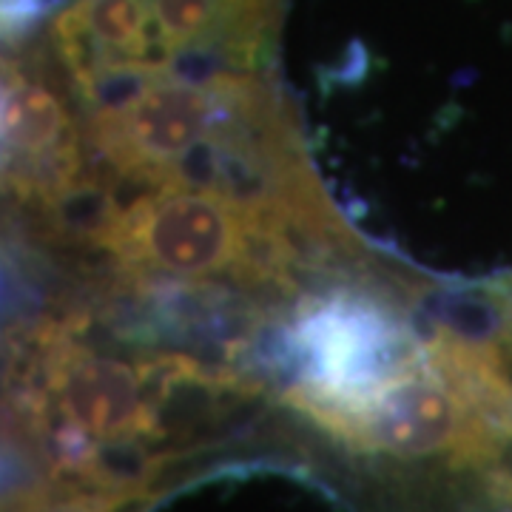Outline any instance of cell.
Wrapping results in <instances>:
<instances>
[{
	"label": "cell",
	"instance_id": "obj_2",
	"mask_svg": "<svg viewBox=\"0 0 512 512\" xmlns=\"http://www.w3.org/2000/svg\"><path fill=\"white\" fill-rule=\"evenodd\" d=\"M274 228L217 188H160L106 228V245L154 274L205 279L239 268H268Z\"/></svg>",
	"mask_w": 512,
	"mask_h": 512
},
{
	"label": "cell",
	"instance_id": "obj_3",
	"mask_svg": "<svg viewBox=\"0 0 512 512\" xmlns=\"http://www.w3.org/2000/svg\"><path fill=\"white\" fill-rule=\"evenodd\" d=\"M302 384L293 404L330 427L416 362L404 333L373 302L333 296L316 302L293 328Z\"/></svg>",
	"mask_w": 512,
	"mask_h": 512
},
{
	"label": "cell",
	"instance_id": "obj_1",
	"mask_svg": "<svg viewBox=\"0 0 512 512\" xmlns=\"http://www.w3.org/2000/svg\"><path fill=\"white\" fill-rule=\"evenodd\" d=\"M279 0H74L55 20L63 60L83 83L163 77L177 60L251 63L274 32Z\"/></svg>",
	"mask_w": 512,
	"mask_h": 512
},
{
	"label": "cell",
	"instance_id": "obj_6",
	"mask_svg": "<svg viewBox=\"0 0 512 512\" xmlns=\"http://www.w3.org/2000/svg\"><path fill=\"white\" fill-rule=\"evenodd\" d=\"M6 183L23 197H55L77 171V140L63 103L26 74L3 83Z\"/></svg>",
	"mask_w": 512,
	"mask_h": 512
},
{
	"label": "cell",
	"instance_id": "obj_4",
	"mask_svg": "<svg viewBox=\"0 0 512 512\" xmlns=\"http://www.w3.org/2000/svg\"><path fill=\"white\" fill-rule=\"evenodd\" d=\"M49 407L40 421L49 430L57 461L77 476H94V453L106 444H128L151 436L154 413L146 384L126 365L106 359H63L49 376Z\"/></svg>",
	"mask_w": 512,
	"mask_h": 512
},
{
	"label": "cell",
	"instance_id": "obj_5",
	"mask_svg": "<svg viewBox=\"0 0 512 512\" xmlns=\"http://www.w3.org/2000/svg\"><path fill=\"white\" fill-rule=\"evenodd\" d=\"M194 80L151 77L137 94L100 117V146L117 168L134 177H168L171 168L205 143L220 120L217 92Z\"/></svg>",
	"mask_w": 512,
	"mask_h": 512
},
{
	"label": "cell",
	"instance_id": "obj_7",
	"mask_svg": "<svg viewBox=\"0 0 512 512\" xmlns=\"http://www.w3.org/2000/svg\"><path fill=\"white\" fill-rule=\"evenodd\" d=\"M128 504L126 490H80V487H66V490H46V493H32L23 504H15L12 512H123Z\"/></svg>",
	"mask_w": 512,
	"mask_h": 512
}]
</instances>
